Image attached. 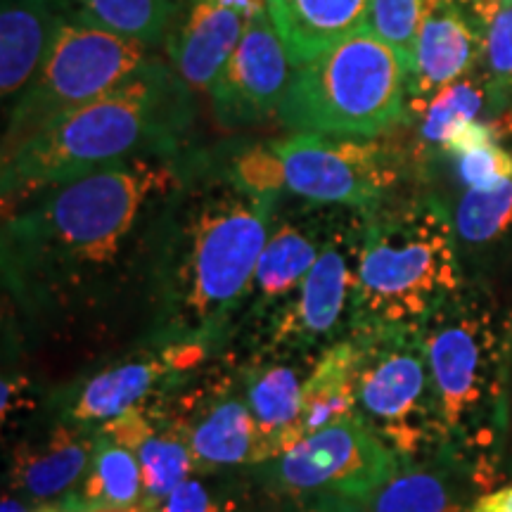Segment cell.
I'll use <instances>...</instances> for the list:
<instances>
[{
	"label": "cell",
	"mask_w": 512,
	"mask_h": 512,
	"mask_svg": "<svg viewBox=\"0 0 512 512\" xmlns=\"http://www.w3.org/2000/svg\"><path fill=\"white\" fill-rule=\"evenodd\" d=\"M200 159L202 147L136 159L3 209V283L24 320L64 332L145 309L166 214Z\"/></svg>",
	"instance_id": "6da1fadb"
},
{
	"label": "cell",
	"mask_w": 512,
	"mask_h": 512,
	"mask_svg": "<svg viewBox=\"0 0 512 512\" xmlns=\"http://www.w3.org/2000/svg\"><path fill=\"white\" fill-rule=\"evenodd\" d=\"M280 197L252 195L202 150L171 202L145 306L143 344H200L219 356L233 335Z\"/></svg>",
	"instance_id": "7a4b0ae2"
},
{
	"label": "cell",
	"mask_w": 512,
	"mask_h": 512,
	"mask_svg": "<svg viewBox=\"0 0 512 512\" xmlns=\"http://www.w3.org/2000/svg\"><path fill=\"white\" fill-rule=\"evenodd\" d=\"M195 121L192 91L174 64L152 60L102 98L3 155V209L74 178L188 150Z\"/></svg>",
	"instance_id": "3957f363"
},
{
	"label": "cell",
	"mask_w": 512,
	"mask_h": 512,
	"mask_svg": "<svg viewBox=\"0 0 512 512\" xmlns=\"http://www.w3.org/2000/svg\"><path fill=\"white\" fill-rule=\"evenodd\" d=\"M418 330L446 448L475 467L484 491L494 489L508 430L512 313L484 283L465 280Z\"/></svg>",
	"instance_id": "277c9868"
},
{
	"label": "cell",
	"mask_w": 512,
	"mask_h": 512,
	"mask_svg": "<svg viewBox=\"0 0 512 512\" xmlns=\"http://www.w3.org/2000/svg\"><path fill=\"white\" fill-rule=\"evenodd\" d=\"M451 211L437 197L366 211L354 294V335L413 328L465 285Z\"/></svg>",
	"instance_id": "5b68a950"
},
{
	"label": "cell",
	"mask_w": 512,
	"mask_h": 512,
	"mask_svg": "<svg viewBox=\"0 0 512 512\" xmlns=\"http://www.w3.org/2000/svg\"><path fill=\"white\" fill-rule=\"evenodd\" d=\"M408 95V64L389 43L361 29L294 67L278 119L294 133L380 138L408 121Z\"/></svg>",
	"instance_id": "8992f818"
},
{
	"label": "cell",
	"mask_w": 512,
	"mask_h": 512,
	"mask_svg": "<svg viewBox=\"0 0 512 512\" xmlns=\"http://www.w3.org/2000/svg\"><path fill=\"white\" fill-rule=\"evenodd\" d=\"M358 347L356 415L403 463L446 448L437 394L418 325L351 335Z\"/></svg>",
	"instance_id": "52a82bcc"
},
{
	"label": "cell",
	"mask_w": 512,
	"mask_h": 512,
	"mask_svg": "<svg viewBox=\"0 0 512 512\" xmlns=\"http://www.w3.org/2000/svg\"><path fill=\"white\" fill-rule=\"evenodd\" d=\"M157 57V48L136 38L62 19L38 74L12 102L3 155L53 121L119 88Z\"/></svg>",
	"instance_id": "ba28073f"
},
{
	"label": "cell",
	"mask_w": 512,
	"mask_h": 512,
	"mask_svg": "<svg viewBox=\"0 0 512 512\" xmlns=\"http://www.w3.org/2000/svg\"><path fill=\"white\" fill-rule=\"evenodd\" d=\"M366 211L339 207L335 226L302 287L261 328L245 337L247 351L318 358L354 335V294Z\"/></svg>",
	"instance_id": "9c48e42d"
},
{
	"label": "cell",
	"mask_w": 512,
	"mask_h": 512,
	"mask_svg": "<svg viewBox=\"0 0 512 512\" xmlns=\"http://www.w3.org/2000/svg\"><path fill=\"white\" fill-rule=\"evenodd\" d=\"M403 460L358 415L306 434L278 458L247 467L264 498L344 496L366 501Z\"/></svg>",
	"instance_id": "30bf717a"
},
{
	"label": "cell",
	"mask_w": 512,
	"mask_h": 512,
	"mask_svg": "<svg viewBox=\"0 0 512 512\" xmlns=\"http://www.w3.org/2000/svg\"><path fill=\"white\" fill-rule=\"evenodd\" d=\"M283 162L285 192L325 207L373 211L392 200L403 155L392 138H337L292 133L273 140Z\"/></svg>",
	"instance_id": "8fae6325"
},
{
	"label": "cell",
	"mask_w": 512,
	"mask_h": 512,
	"mask_svg": "<svg viewBox=\"0 0 512 512\" xmlns=\"http://www.w3.org/2000/svg\"><path fill=\"white\" fill-rule=\"evenodd\" d=\"M157 401L183 434L195 472L247 470L271 460L235 363L202 377H185Z\"/></svg>",
	"instance_id": "7c38bea8"
},
{
	"label": "cell",
	"mask_w": 512,
	"mask_h": 512,
	"mask_svg": "<svg viewBox=\"0 0 512 512\" xmlns=\"http://www.w3.org/2000/svg\"><path fill=\"white\" fill-rule=\"evenodd\" d=\"M211 356L214 354L200 344H143L121 361L105 363L86 380L69 387L57 399L60 415L98 430L140 403L174 389Z\"/></svg>",
	"instance_id": "4fadbf2b"
},
{
	"label": "cell",
	"mask_w": 512,
	"mask_h": 512,
	"mask_svg": "<svg viewBox=\"0 0 512 512\" xmlns=\"http://www.w3.org/2000/svg\"><path fill=\"white\" fill-rule=\"evenodd\" d=\"M337 211L339 207L304 202L302 207L275 214L233 335L238 330L252 335L297 294L330 238Z\"/></svg>",
	"instance_id": "5bb4252c"
},
{
	"label": "cell",
	"mask_w": 512,
	"mask_h": 512,
	"mask_svg": "<svg viewBox=\"0 0 512 512\" xmlns=\"http://www.w3.org/2000/svg\"><path fill=\"white\" fill-rule=\"evenodd\" d=\"M292 74L294 64L266 8L254 17L211 83L209 98L216 121L226 128H245L278 117Z\"/></svg>",
	"instance_id": "9a60e30c"
},
{
	"label": "cell",
	"mask_w": 512,
	"mask_h": 512,
	"mask_svg": "<svg viewBox=\"0 0 512 512\" xmlns=\"http://www.w3.org/2000/svg\"><path fill=\"white\" fill-rule=\"evenodd\" d=\"M268 0H188L166 38V57L190 91L209 93L221 67L238 48Z\"/></svg>",
	"instance_id": "2e32d148"
},
{
	"label": "cell",
	"mask_w": 512,
	"mask_h": 512,
	"mask_svg": "<svg viewBox=\"0 0 512 512\" xmlns=\"http://www.w3.org/2000/svg\"><path fill=\"white\" fill-rule=\"evenodd\" d=\"M482 27L467 0H437L425 10L415 43L408 114H422L441 88L477 72Z\"/></svg>",
	"instance_id": "e0dca14e"
},
{
	"label": "cell",
	"mask_w": 512,
	"mask_h": 512,
	"mask_svg": "<svg viewBox=\"0 0 512 512\" xmlns=\"http://www.w3.org/2000/svg\"><path fill=\"white\" fill-rule=\"evenodd\" d=\"M95 441V427L62 415L43 432L17 441L8 465V494L38 503L74 496L88 475Z\"/></svg>",
	"instance_id": "ac0fdd59"
},
{
	"label": "cell",
	"mask_w": 512,
	"mask_h": 512,
	"mask_svg": "<svg viewBox=\"0 0 512 512\" xmlns=\"http://www.w3.org/2000/svg\"><path fill=\"white\" fill-rule=\"evenodd\" d=\"M316 358L247 351L238 363L245 394L271 458L302 439V392Z\"/></svg>",
	"instance_id": "d6986e66"
},
{
	"label": "cell",
	"mask_w": 512,
	"mask_h": 512,
	"mask_svg": "<svg viewBox=\"0 0 512 512\" xmlns=\"http://www.w3.org/2000/svg\"><path fill=\"white\" fill-rule=\"evenodd\" d=\"M484 494L475 467L441 448L432 458L401 463L399 470L363 501V512H472Z\"/></svg>",
	"instance_id": "ffe728a7"
},
{
	"label": "cell",
	"mask_w": 512,
	"mask_h": 512,
	"mask_svg": "<svg viewBox=\"0 0 512 512\" xmlns=\"http://www.w3.org/2000/svg\"><path fill=\"white\" fill-rule=\"evenodd\" d=\"M370 0H268V15L294 67L366 29Z\"/></svg>",
	"instance_id": "44dd1931"
},
{
	"label": "cell",
	"mask_w": 512,
	"mask_h": 512,
	"mask_svg": "<svg viewBox=\"0 0 512 512\" xmlns=\"http://www.w3.org/2000/svg\"><path fill=\"white\" fill-rule=\"evenodd\" d=\"M62 17L50 0H0V93L15 102L38 74Z\"/></svg>",
	"instance_id": "7402d4cb"
},
{
	"label": "cell",
	"mask_w": 512,
	"mask_h": 512,
	"mask_svg": "<svg viewBox=\"0 0 512 512\" xmlns=\"http://www.w3.org/2000/svg\"><path fill=\"white\" fill-rule=\"evenodd\" d=\"M356 339L347 337L332 344L316 358L302 392V437L356 411Z\"/></svg>",
	"instance_id": "603a6c76"
},
{
	"label": "cell",
	"mask_w": 512,
	"mask_h": 512,
	"mask_svg": "<svg viewBox=\"0 0 512 512\" xmlns=\"http://www.w3.org/2000/svg\"><path fill=\"white\" fill-rule=\"evenodd\" d=\"M50 3L62 19L136 38L152 48H159L162 43L166 46V38L178 17L169 0H50Z\"/></svg>",
	"instance_id": "cb8c5ba5"
},
{
	"label": "cell",
	"mask_w": 512,
	"mask_h": 512,
	"mask_svg": "<svg viewBox=\"0 0 512 512\" xmlns=\"http://www.w3.org/2000/svg\"><path fill=\"white\" fill-rule=\"evenodd\" d=\"M74 498L79 501L81 512L98 505H131L143 501L145 486L138 458L128 448L98 432L91 467Z\"/></svg>",
	"instance_id": "d4e9b609"
},
{
	"label": "cell",
	"mask_w": 512,
	"mask_h": 512,
	"mask_svg": "<svg viewBox=\"0 0 512 512\" xmlns=\"http://www.w3.org/2000/svg\"><path fill=\"white\" fill-rule=\"evenodd\" d=\"M494 112V98L486 83L484 74L472 72L451 86L441 88L434 98L427 102L420 114V140L427 150H444L448 138L460 126L482 119V114Z\"/></svg>",
	"instance_id": "484cf974"
},
{
	"label": "cell",
	"mask_w": 512,
	"mask_h": 512,
	"mask_svg": "<svg viewBox=\"0 0 512 512\" xmlns=\"http://www.w3.org/2000/svg\"><path fill=\"white\" fill-rule=\"evenodd\" d=\"M458 247L486 249L512 233V178L486 190H465L451 211Z\"/></svg>",
	"instance_id": "4316f807"
},
{
	"label": "cell",
	"mask_w": 512,
	"mask_h": 512,
	"mask_svg": "<svg viewBox=\"0 0 512 512\" xmlns=\"http://www.w3.org/2000/svg\"><path fill=\"white\" fill-rule=\"evenodd\" d=\"M252 491L247 470L195 472L164 498L162 512H247Z\"/></svg>",
	"instance_id": "83f0119b"
},
{
	"label": "cell",
	"mask_w": 512,
	"mask_h": 512,
	"mask_svg": "<svg viewBox=\"0 0 512 512\" xmlns=\"http://www.w3.org/2000/svg\"><path fill=\"white\" fill-rule=\"evenodd\" d=\"M472 15L482 27L479 72L484 74L494 98L491 119H498L512 107V5L472 10Z\"/></svg>",
	"instance_id": "f1b7e54d"
},
{
	"label": "cell",
	"mask_w": 512,
	"mask_h": 512,
	"mask_svg": "<svg viewBox=\"0 0 512 512\" xmlns=\"http://www.w3.org/2000/svg\"><path fill=\"white\" fill-rule=\"evenodd\" d=\"M427 0H370L366 29L389 43L413 74L415 43Z\"/></svg>",
	"instance_id": "f546056e"
},
{
	"label": "cell",
	"mask_w": 512,
	"mask_h": 512,
	"mask_svg": "<svg viewBox=\"0 0 512 512\" xmlns=\"http://www.w3.org/2000/svg\"><path fill=\"white\" fill-rule=\"evenodd\" d=\"M456 171L467 190L494 188L512 178V152L496 140L456 157Z\"/></svg>",
	"instance_id": "4dcf8cb0"
},
{
	"label": "cell",
	"mask_w": 512,
	"mask_h": 512,
	"mask_svg": "<svg viewBox=\"0 0 512 512\" xmlns=\"http://www.w3.org/2000/svg\"><path fill=\"white\" fill-rule=\"evenodd\" d=\"M247 512H363V501L344 496L264 498V505H261V508Z\"/></svg>",
	"instance_id": "1f68e13d"
},
{
	"label": "cell",
	"mask_w": 512,
	"mask_h": 512,
	"mask_svg": "<svg viewBox=\"0 0 512 512\" xmlns=\"http://www.w3.org/2000/svg\"><path fill=\"white\" fill-rule=\"evenodd\" d=\"M0 512H81V505L74 496L60 498V501H27V498H19L15 494H5Z\"/></svg>",
	"instance_id": "d6a6232c"
},
{
	"label": "cell",
	"mask_w": 512,
	"mask_h": 512,
	"mask_svg": "<svg viewBox=\"0 0 512 512\" xmlns=\"http://www.w3.org/2000/svg\"><path fill=\"white\" fill-rule=\"evenodd\" d=\"M472 512H512V482L498 484L479 494Z\"/></svg>",
	"instance_id": "836d02e7"
},
{
	"label": "cell",
	"mask_w": 512,
	"mask_h": 512,
	"mask_svg": "<svg viewBox=\"0 0 512 512\" xmlns=\"http://www.w3.org/2000/svg\"><path fill=\"white\" fill-rule=\"evenodd\" d=\"M512 482V366H510V387H508V430H505V446L501 460V484Z\"/></svg>",
	"instance_id": "e575fe53"
},
{
	"label": "cell",
	"mask_w": 512,
	"mask_h": 512,
	"mask_svg": "<svg viewBox=\"0 0 512 512\" xmlns=\"http://www.w3.org/2000/svg\"><path fill=\"white\" fill-rule=\"evenodd\" d=\"M83 512H162V503L143 498V501L131 505H98V508H86Z\"/></svg>",
	"instance_id": "d590c367"
},
{
	"label": "cell",
	"mask_w": 512,
	"mask_h": 512,
	"mask_svg": "<svg viewBox=\"0 0 512 512\" xmlns=\"http://www.w3.org/2000/svg\"><path fill=\"white\" fill-rule=\"evenodd\" d=\"M472 8H489V5H512V0H467Z\"/></svg>",
	"instance_id": "8d00e7d4"
},
{
	"label": "cell",
	"mask_w": 512,
	"mask_h": 512,
	"mask_svg": "<svg viewBox=\"0 0 512 512\" xmlns=\"http://www.w3.org/2000/svg\"><path fill=\"white\" fill-rule=\"evenodd\" d=\"M169 3H171V5H174V8H176V12H181V8H183V5H185V3H188V0H169Z\"/></svg>",
	"instance_id": "74e56055"
}]
</instances>
